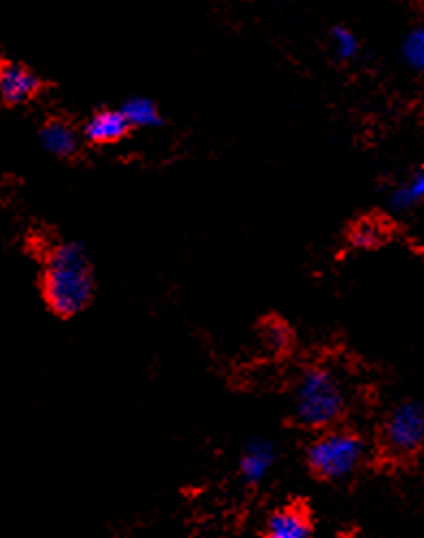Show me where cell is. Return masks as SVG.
Returning <instances> with one entry per match:
<instances>
[{"mask_svg": "<svg viewBox=\"0 0 424 538\" xmlns=\"http://www.w3.org/2000/svg\"><path fill=\"white\" fill-rule=\"evenodd\" d=\"M94 268L81 245H61L50 253L44 273V297L52 312L76 316L94 297Z\"/></svg>", "mask_w": 424, "mask_h": 538, "instance_id": "cell-1", "label": "cell"}, {"mask_svg": "<svg viewBox=\"0 0 424 538\" xmlns=\"http://www.w3.org/2000/svg\"><path fill=\"white\" fill-rule=\"evenodd\" d=\"M349 409V392L340 376L325 366L303 370L293 394L295 420L310 430L338 426Z\"/></svg>", "mask_w": 424, "mask_h": 538, "instance_id": "cell-2", "label": "cell"}, {"mask_svg": "<svg viewBox=\"0 0 424 538\" xmlns=\"http://www.w3.org/2000/svg\"><path fill=\"white\" fill-rule=\"evenodd\" d=\"M366 441L351 428L321 430L306 450L310 472L325 482L349 480L366 461Z\"/></svg>", "mask_w": 424, "mask_h": 538, "instance_id": "cell-3", "label": "cell"}, {"mask_svg": "<svg viewBox=\"0 0 424 538\" xmlns=\"http://www.w3.org/2000/svg\"><path fill=\"white\" fill-rule=\"evenodd\" d=\"M383 450L407 459L424 448V405L420 400H399L390 407L381 424Z\"/></svg>", "mask_w": 424, "mask_h": 538, "instance_id": "cell-4", "label": "cell"}, {"mask_svg": "<svg viewBox=\"0 0 424 538\" xmlns=\"http://www.w3.org/2000/svg\"><path fill=\"white\" fill-rule=\"evenodd\" d=\"M277 463V448L269 439H251L238 456V474L247 484H260L267 480Z\"/></svg>", "mask_w": 424, "mask_h": 538, "instance_id": "cell-5", "label": "cell"}, {"mask_svg": "<svg viewBox=\"0 0 424 538\" xmlns=\"http://www.w3.org/2000/svg\"><path fill=\"white\" fill-rule=\"evenodd\" d=\"M312 521L301 506H284L269 517L264 538H312Z\"/></svg>", "mask_w": 424, "mask_h": 538, "instance_id": "cell-6", "label": "cell"}, {"mask_svg": "<svg viewBox=\"0 0 424 538\" xmlns=\"http://www.w3.org/2000/svg\"><path fill=\"white\" fill-rule=\"evenodd\" d=\"M130 132V124L122 111H98L85 124V139L96 145H113L122 141Z\"/></svg>", "mask_w": 424, "mask_h": 538, "instance_id": "cell-7", "label": "cell"}, {"mask_svg": "<svg viewBox=\"0 0 424 538\" xmlns=\"http://www.w3.org/2000/svg\"><path fill=\"white\" fill-rule=\"evenodd\" d=\"M39 89L33 72L22 65H3L0 67V98L9 104H20L33 98Z\"/></svg>", "mask_w": 424, "mask_h": 538, "instance_id": "cell-8", "label": "cell"}, {"mask_svg": "<svg viewBox=\"0 0 424 538\" xmlns=\"http://www.w3.org/2000/svg\"><path fill=\"white\" fill-rule=\"evenodd\" d=\"M42 143L50 154L65 158L78 150V134L63 121H52L42 130Z\"/></svg>", "mask_w": 424, "mask_h": 538, "instance_id": "cell-9", "label": "cell"}, {"mask_svg": "<svg viewBox=\"0 0 424 538\" xmlns=\"http://www.w3.org/2000/svg\"><path fill=\"white\" fill-rule=\"evenodd\" d=\"M130 128H156L161 126V113H158L156 104L150 98H130L124 102L122 109Z\"/></svg>", "mask_w": 424, "mask_h": 538, "instance_id": "cell-10", "label": "cell"}, {"mask_svg": "<svg viewBox=\"0 0 424 538\" xmlns=\"http://www.w3.org/2000/svg\"><path fill=\"white\" fill-rule=\"evenodd\" d=\"M422 199H424V171H418L407 182L399 184L390 193V206L394 210L403 212L420 204Z\"/></svg>", "mask_w": 424, "mask_h": 538, "instance_id": "cell-11", "label": "cell"}, {"mask_svg": "<svg viewBox=\"0 0 424 538\" xmlns=\"http://www.w3.org/2000/svg\"><path fill=\"white\" fill-rule=\"evenodd\" d=\"M401 55L412 70L424 72V26H418V29L407 33Z\"/></svg>", "mask_w": 424, "mask_h": 538, "instance_id": "cell-12", "label": "cell"}, {"mask_svg": "<svg viewBox=\"0 0 424 538\" xmlns=\"http://www.w3.org/2000/svg\"><path fill=\"white\" fill-rule=\"evenodd\" d=\"M331 46H334V52L340 61H351L357 57V52H360V39H357V35L347 29V26H336V29L331 31Z\"/></svg>", "mask_w": 424, "mask_h": 538, "instance_id": "cell-13", "label": "cell"}, {"mask_svg": "<svg viewBox=\"0 0 424 538\" xmlns=\"http://www.w3.org/2000/svg\"><path fill=\"white\" fill-rule=\"evenodd\" d=\"M383 240V232L373 221L357 223L351 232V245L357 249H373Z\"/></svg>", "mask_w": 424, "mask_h": 538, "instance_id": "cell-14", "label": "cell"}, {"mask_svg": "<svg viewBox=\"0 0 424 538\" xmlns=\"http://www.w3.org/2000/svg\"><path fill=\"white\" fill-rule=\"evenodd\" d=\"M264 342H267V346L273 348V351H284L288 342V329L282 322H269V325L264 327Z\"/></svg>", "mask_w": 424, "mask_h": 538, "instance_id": "cell-15", "label": "cell"}]
</instances>
